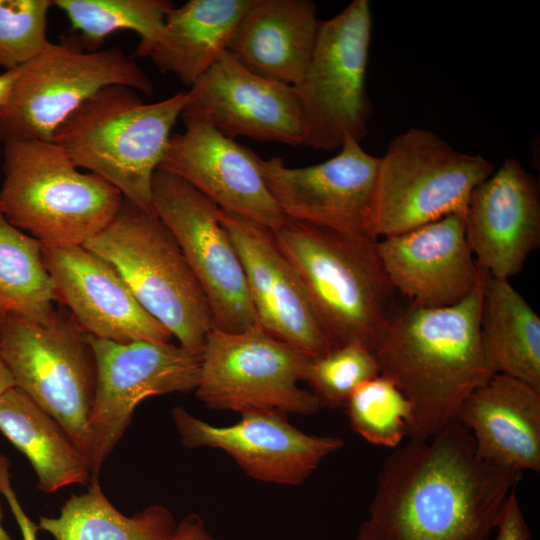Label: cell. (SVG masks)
Returning a JSON list of instances; mask_svg holds the SVG:
<instances>
[{"label": "cell", "instance_id": "11", "mask_svg": "<svg viewBox=\"0 0 540 540\" xmlns=\"http://www.w3.org/2000/svg\"><path fill=\"white\" fill-rule=\"evenodd\" d=\"M311 356L258 324L240 332L212 327L200 353L195 396L206 407L313 415L318 398L300 387Z\"/></svg>", "mask_w": 540, "mask_h": 540}, {"label": "cell", "instance_id": "27", "mask_svg": "<svg viewBox=\"0 0 540 540\" xmlns=\"http://www.w3.org/2000/svg\"><path fill=\"white\" fill-rule=\"evenodd\" d=\"M0 431L27 457L41 491L90 481L89 459L52 416L16 387L0 397Z\"/></svg>", "mask_w": 540, "mask_h": 540}, {"label": "cell", "instance_id": "28", "mask_svg": "<svg viewBox=\"0 0 540 540\" xmlns=\"http://www.w3.org/2000/svg\"><path fill=\"white\" fill-rule=\"evenodd\" d=\"M55 301L43 245L11 224L0 205V316L15 313L44 321Z\"/></svg>", "mask_w": 540, "mask_h": 540}, {"label": "cell", "instance_id": "7", "mask_svg": "<svg viewBox=\"0 0 540 540\" xmlns=\"http://www.w3.org/2000/svg\"><path fill=\"white\" fill-rule=\"evenodd\" d=\"M494 170L493 162L456 150L430 130L400 133L379 157L370 237L400 235L465 213L472 191Z\"/></svg>", "mask_w": 540, "mask_h": 540}, {"label": "cell", "instance_id": "18", "mask_svg": "<svg viewBox=\"0 0 540 540\" xmlns=\"http://www.w3.org/2000/svg\"><path fill=\"white\" fill-rule=\"evenodd\" d=\"M43 261L55 299L81 329L117 343H168L173 336L149 314L116 269L84 246L45 247Z\"/></svg>", "mask_w": 540, "mask_h": 540}, {"label": "cell", "instance_id": "20", "mask_svg": "<svg viewBox=\"0 0 540 540\" xmlns=\"http://www.w3.org/2000/svg\"><path fill=\"white\" fill-rule=\"evenodd\" d=\"M467 243L490 276L517 275L540 244L537 184L522 164L507 158L471 193L464 213Z\"/></svg>", "mask_w": 540, "mask_h": 540}, {"label": "cell", "instance_id": "10", "mask_svg": "<svg viewBox=\"0 0 540 540\" xmlns=\"http://www.w3.org/2000/svg\"><path fill=\"white\" fill-rule=\"evenodd\" d=\"M372 32L368 0H353L321 20L314 49L294 87L301 111L304 145L333 151L348 137L362 142L372 105L366 75Z\"/></svg>", "mask_w": 540, "mask_h": 540}, {"label": "cell", "instance_id": "25", "mask_svg": "<svg viewBox=\"0 0 540 540\" xmlns=\"http://www.w3.org/2000/svg\"><path fill=\"white\" fill-rule=\"evenodd\" d=\"M252 0H190L167 15L151 57L163 73L192 87L227 52Z\"/></svg>", "mask_w": 540, "mask_h": 540}, {"label": "cell", "instance_id": "35", "mask_svg": "<svg viewBox=\"0 0 540 540\" xmlns=\"http://www.w3.org/2000/svg\"><path fill=\"white\" fill-rule=\"evenodd\" d=\"M18 71L19 67L0 73V108L5 105L10 96Z\"/></svg>", "mask_w": 540, "mask_h": 540}, {"label": "cell", "instance_id": "15", "mask_svg": "<svg viewBox=\"0 0 540 540\" xmlns=\"http://www.w3.org/2000/svg\"><path fill=\"white\" fill-rule=\"evenodd\" d=\"M240 415L235 424L215 426L181 406L172 409L176 429L185 447L219 449L248 476L262 482L301 484L327 456L344 446L339 437L301 431L279 412L251 411Z\"/></svg>", "mask_w": 540, "mask_h": 540}, {"label": "cell", "instance_id": "4", "mask_svg": "<svg viewBox=\"0 0 540 540\" xmlns=\"http://www.w3.org/2000/svg\"><path fill=\"white\" fill-rule=\"evenodd\" d=\"M186 101L187 92H178L147 104L129 87L107 86L72 112L52 141L79 169L100 176L125 199L155 214L153 175Z\"/></svg>", "mask_w": 540, "mask_h": 540}, {"label": "cell", "instance_id": "32", "mask_svg": "<svg viewBox=\"0 0 540 540\" xmlns=\"http://www.w3.org/2000/svg\"><path fill=\"white\" fill-rule=\"evenodd\" d=\"M53 6V0H0V67H20L51 43L47 18Z\"/></svg>", "mask_w": 540, "mask_h": 540}, {"label": "cell", "instance_id": "33", "mask_svg": "<svg viewBox=\"0 0 540 540\" xmlns=\"http://www.w3.org/2000/svg\"><path fill=\"white\" fill-rule=\"evenodd\" d=\"M495 532L496 540H531L530 530L520 508L516 490L508 496Z\"/></svg>", "mask_w": 540, "mask_h": 540}, {"label": "cell", "instance_id": "24", "mask_svg": "<svg viewBox=\"0 0 540 540\" xmlns=\"http://www.w3.org/2000/svg\"><path fill=\"white\" fill-rule=\"evenodd\" d=\"M85 493L72 495L58 517H40L39 529L55 540H213L197 515L177 524L171 511L152 504L125 516L103 493L98 477Z\"/></svg>", "mask_w": 540, "mask_h": 540}, {"label": "cell", "instance_id": "36", "mask_svg": "<svg viewBox=\"0 0 540 540\" xmlns=\"http://www.w3.org/2000/svg\"><path fill=\"white\" fill-rule=\"evenodd\" d=\"M15 387L14 378L0 353V397Z\"/></svg>", "mask_w": 540, "mask_h": 540}, {"label": "cell", "instance_id": "30", "mask_svg": "<svg viewBox=\"0 0 540 540\" xmlns=\"http://www.w3.org/2000/svg\"><path fill=\"white\" fill-rule=\"evenodd\" d=\"M344 407L354 432L373 445L396 448L407 437L411 403L382 374L361 384Z\"/></svg>", "mask_w": 540, "mask_h": 540}, {"label": "cell", "instance_id": "26", "mask_svg": "<svg viewBox=\"0 0 540 540\" xmlns=\"http://www.w3.org/2000/svg\"><path fill=\"white\" fill-rule=\"evenodd\" d=\"M479 337L493 374L511 376L540 391V317L509 279L487 274Z\"/></svg>", "mask_w": 540, "mask_h": 540}, {"label": "cell", "instance_id": "5", "mask_svg": "<svg viewBox=\"0 0 540 540\" xmlns=\"http://www.w3.org/2000/svg\"><path fill=\"white\" fill-rule=\"evenodd\" d=\"M3 173L6 218L45 247L83 246L111 222L124 199L100 176L81 172L53 141L4 142Z\"/></svg>", "mask_w": 540, "mask_h": 540}, {"label": "cell", "instance_id": "14", "mask_svg": "<svg viewBox=\"0 0 540 540\" xmlns=\"http://www.w3.org/2000/svg\"><path fill=\"white\" fill-rule=\"evenodd\" d=\"M257 163L286 218L370 237L379 157L365 151L357 140L346 138L337 155L306 167H287L280 157L258 156Z\"/></svg>", "mask_w": 540, "mask_h": 540}, {"label": "cell", "instance_id": "21", "mask_svg": "<svg viewBox=\"0 0 540 540\" xmlns=\"http://www.w3.org/2000/svg\"><path fill=\"white\" fill-rule=\"evenodd\" d=\"M220 218L241 260L257 324L312 358L328 353L305 286L272 230L222 209Z\"/></svg>", "mask_w": 540, "mask_h": 540}, {"label": "cell", "instance_id": "2", "mask_svg": "<svg viewBox=\"0 0 540 540\" xmlns=\"http://www.w3.org/2000/svg\"><path fill=\"white\" fill-rule=\"evenodd\" d=\"M480 285L452 306L396 311L373 350L380 374L412 406L407 437L429 439L457 419L465 399L492 375L480 345Z\"/></svg>", "mask_w": 540, "mask_h": 540}, {"label": "cell", "instance_id": "6", "mask_svg": "<svg viewBox=\"0 0 540 540\" xmlns=\"http://www.w3.org/2000/svg\"><path fill=\"white\" fill-rule=\"evenodd\" d=\"M83 246L116 269L179 345L201 353L212 313L178 243L156 214L124 198L111 222Z\"/></svg>", "mask_w": 540, "mask_h": 540}, {"label": "cell", "instance_id": "12", "mask_svg": "<svg viewBox=\"0 0 540 540\" xmlns=\"http://www.w3.org/2000/svg\"><path fill=\"white\" fill-rule=\"evenodd\" d=\"M152 201L206 296L213 327L240 332L257 325L243 266L220 208L182 178L160 169L153 175Z\"/></svg>", "mask_w": 540, "mask_h": 540}, {"label": "cell", "instance_id": "13", "mask_svg": "<svg viewBox=\"0 0 540 540\" xmlns=\"http://www.w3.org/2000/svg\"><path fill=\"white\" fill-rule=\"evenodd\" d=\"M87 338L96 361L90 467L91 477H98L139 403L151 396L195 390L200 354L171 342L117 343L89 334Z\"/></svg>", "mask_w": 540, "mask_h": 540}, {"label": "cell", "instance_id": "8", "mask_svg": "<svg viewBox=\"0 0 540 540\" xmlns=\"http://www.w3.org/2000/svg\"><path fill=\"white\" fill-rule=\"evenodd\" d=\"M0 353L15 387L52 416L90 461L96 361L70 312L55 308L44 321L1 315Z\"/></svg>", "mask_w": 540, "mask_h": 540}, {"label": "cell", "instance_id": "34", "mask_svg": "<svg viewBox=\"0 0 540 540\" xmlns=\"http://www.w3.org/2000/svg\"><path fill=\"white\" fill-rule=\"evenodd\" d=\"M10 462L5 455H0V493L5 497L7 504L20 528L23 540H38L36 525L25 513L16 496L9 474Z\"/></svg>", "mask_w": 540, "mask_h": 540}, {"label": "cell", "instance_id": "19", "mask_svg": "<svg viewBox=\"0 0 540 540\" xmlns=\"http://www.w3.org/2000/svg\"><path fill=\"white\" fill-rule=\"evenodd\" d=\"M377 249L395 291L418 307L460 303L476 290L486 272L467 243L464 213L378 239Z\"/></svg>", "mask_w": 540, "mask_h": 540}, {"label": "cell", "instance_id": "22", "mask_svg": "<svg viewBox=\"0 0 540 540\" xmlns=\"http://www.w3.org/2000/svg\"><path fill=\"white\" fill-rule=\"evenodd\" d=\"M457 420L472 435L479 459L522 473L540 471L539 390L494 374L465 399Z\"/></svg>", "mask_w": 540, "mask_h": 540}, {"label": "cell", "instance_id": "1", "mask_svg": "<svg viewBox=\"0 0 540 540\" xmlns=\"http://www.w3.org/2000/svg\"><path fill=\"white\" fill-rule=\"evenodd\" d=\"M522 476L479 459L456 419L389 454L355 540H488Z\"/></svg>", "mask_w": 540, "mask_h": 540}, {"label": "cell", "instance_id": "17", "mask_svg": "<svg viewBox=\"0 0 540 540\" xmlns=\"http://www.w3.org/2000/svg\"><path fill=\"white\" fill-rule=\"evenodd\" d=\"M185 130L170 137L158 169L174 174L220 209L270 230L286 217L258 167V155L205 123L183 121Z\"/></svg>", "mask_w": 540, "mask_h": 540}, {"label": "cell", "instance_id": "31", "mask_svg": "<svg viewBox=\"0 0 540 540\" xmlns=\"http://www.w3.org/2000/svg\"><path fill=\"white\" fill-rule=\"evenodd\" d=\"M380 369L374 353L353 342L311 358L304 382L322 407H344L351 394L364 382L378 376Z\"/></svg>", "mask_w": 540, "mask_h": 540}, {"label": "cell", "instance_id": "29", "mask_svg": "<svg viewBox=\"0 0 540 540\" xmlns=\"http://www.w3.org/2000/svg\"><path fill=\"white\" fill-rule=\"evenodd\" d=\"M89 51H96L112 33L130 30L140 36L135 57H148L175 7L169 0H53Z\"/></svg>", "mask_w": 540, "mask_h": 540}, {"label": "cell", "instance_id": "37", "mask_svg": "<svg viewBox=\"0 0 540 540\" xmlns=\"http://www.w3.org/2000/svg\"><path fill=\"white\" fill-rule=\"evenodd\" d=\"M0 540H13L2 525L1 508H0Z\"/></svg>", "mask_w": 540, "mask_h": 540}, {"label": "cell", "instance_id": "3", "mask_svg": "<svg viewBox=\"0 0 540 540\" xmlns=\"http://www.w3.org/2000/svg\"><path fill=\"white\" fill-rule=\"evenodd\" d=\"M299 274L331 350L357 342L372 352L395 314L377 240L286 218L272 231Z\"/></svg>", "mask_w": 540, "mask_h": 540}, {"label": "cell", "instance_id": "23", "mask_svg": "<svg viewBox=\"0 0 540 540\" xmlns=\"http://www.w3.org/2000/svg\"><path fill=\"white\" fill-rule=\"evenodd\" d=\"M320 22L311 0H252L227 52L262 78L296 86L309 64Z\"/></svg>", "mask_w": 540, "mask_h": 540}, {"label": "cell", "instance_id": "16", "mask_svg": "<svg viewBox=\"0 0 540 540\" xmlns=\"http://www.w3.org/2000/svg\"><path fill=\"white\" fill-rule=\"evenodd\" d=\"M186 92L182 121L205 123L234 140L244 136L259 142L304 145L294 87L252 73L228 52Z\"/></svg>", "mask_w": 540, "mask_h": 540}, {"label": "cell", "instance_id": "9", "mask_svg": "<svg viewBox=\"0 0 540 540\" xmlns=\"http://www.w3.org/2000/svg\"><path fill=\"white\" fill-rule=\"evenodd\" d=\"M123 85L151 96L146 72L118 47L86 50L78 37L50 43L19 67L0 108V140L52 141L60 124L99 90Z\"/></svg>", "mask_w": 540, "mask_h": 540}]
</instances>
